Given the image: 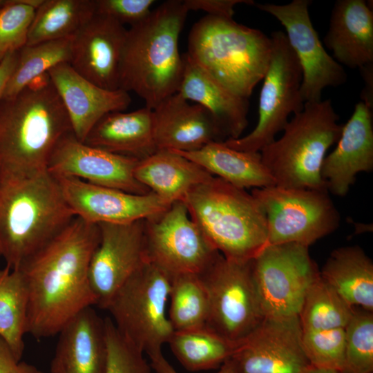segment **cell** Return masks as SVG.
Instances as JSON below:
<instances>
[{
	"label": "cell",
	"instance_id": "obj_1",
	"mask_svg": "<svg viewBox=\"0 0 373 373\" xmlns=\"http://www.w3.org/2000/svg\"><path fill=\"white\" fill-rule=\"evenodd\" d=\"M97 224L75 216L18 269L28 292L27 333L57 335L76 315L96 305L89 268L98 244Z\"/></svg>",
	"mask_w": 373,
	"mask_h": 373
},
{
	"label": "cell",
	"instance_id": "obj_2",
	"mask_svg": "<svg viewBox=\"0 0 373 373\" xmlns=\"http://www.w3.org/2000/svg\"><path fill=\"white\" fill-rule=\"evenodd\" d=\"M73 132L48 73L0 102V182L46 172L60 140Z\"/></svg>",
	"mask_w": 373,
	"mask_h": 373
},
{
	"label": "cell",
	"instance_id": "obj_3",
	"mask_svg": "<svg viewBox=\"0 0 373 373\" xmlns=\"http://www.w3.org/2000/svg\"><path fill=\"white\" fill-rule=\"evenodd\" d=\"M188 12L183 1H166L127 30L119 88L151 109L178 91L183 71L178 39Z\"/></svg>",
	"mask_w": 373,
	"mask_h": 373
},
{
	"label": "cell",
	"instance_id": "obj_4",
	"mask_svg": "<svg viewBox=\"0 0 373 373\" xmlns=\"http://www.w3.org/2000/svg\"><path fill=\"white\" fill-rule=\"evenodd\" d=\"M75 217L48 171L0 182V251L6 266L18 269Z\"/></svg>",
	"mask_w": 373,
	"mask_h": 373
},
{
	"label": "cell",
	"instance_id": "obj_5",
	"mask_svg": "<svg viewBox=\"0 0 373 373\" xmlns=\"http://www.w3.org/2000/svg\"><path fill=\"white\" fill-rule=\"evenodd\" d=\"M271 52V38L261 30L207 15L192 27L186 55L232 93L248 99L265 75Z\"/></svg>",
	"mask_w": 373,
	"mask_h": 373
},
{
	"label": "cell",
	"instance_id": "obj_6",
	"mask_svg": "<svg viewBox=\"0 0 373 373\" xmlns=\"http://www.w3.org/2000/svg\"><path fill=\"white\" fill-rule=\"evenodd\" d=\"M193 220L225 258L249 261L268 245L265 213L245 189L213 176L183 201Z\"/></svg>",
	"mask_w": 373,
	"mask_h": 373
},
{
	"label": "cell",
	"instance_id": "obj_7",
	"mask_svg": "<svg viewBox=\"0 0 373 373\" xmlns=\"http://www.w3.org/2000/svg\"><path fill=\"white\" fill-rule=\"evenodd\" d=\"M330 99L305 102L275 139L260 151L275 185L327 191L321 167L328 149L339 139L343 126Z\"/></svg>",
	"mask_w": 373,
	"mask_h": 373
},
{
	"label": "cell",
	"instance_id": "obj_8",
	"mask_svg": "<svg viewBox=\"0 0 373 373\" xmlns=\"http://www.w3.org/2000/svg\"><path fill=\"white\" fill-rule=\"evenodd\" d=\"M170 285L168 274L145 261L106 309L121 334L149 356L161 352L174 332L166 312Z\"/></svg>",
	"mask_w": 373,
	"mask_h": 373
},
{
	"label": "cell",
	"instance_id": "obj_9",
	"mask_svg": "<svg viewBox=\"0 0 373 373\" xmlns=\"http://www.w3.org/2000/svg\"><path fill=\"white\" fill-rule=\"evenodd\" d=\"M270 38L271 52L259 97L258 123L247 135L223 142L238 151L260 152L284 129L289 116L301 111L305 104L302 69L285 33L274 31Z\"/></svg>",
	"mask_w": 373,
	"mask_h": 373
},
{
	"label": "cell",
	"instance_id": "obj_10",
	"mask_svg": "<svg viewBox=\"0 0 373 373\" xmlns=\"http://www.w3.org/2000/svg\"><path fill=\"white\" fill-rule=\"evenodd\" d=\"M251 260H233L220 255L200 275L209 301L206 326L237 344H240L266 317L254 278Z\"/></svg>",
	"mask_w": 373,
	"mask_h": 373
},
{
	"label": "cell",
	"instance_id": "obj_11",
	"mask_svg": "<svg viewBox=\"0 0 373 373\" xmlns=\"http://www.w3.org/2000/svg\"><path fill=\"white\" fill-rule=\"evenodd\" d=\"M251 193L265 213L268 245L309 247L339 225L338 211L327 191L274 185L254 189Z\"/></svg>",
	"mask_w": 373,
	"mask_h": 373
},
{
	"label": "cell",
	"instance_id": "obj_12",
	"mask_svg": "<svg viewBox=\"0 0 373 373\" xmlns=\"http://www.w3.org/2000/svg\"><path fill=\"white\" fill-rule=\"evenodd\" d=\"M145 260L168 274H204L221 255L190 216L184 202L144 220Z\"/></svg>",
	"mask_w": 373,
	"mask_h": 373
},
{
	"label": "cell",
	"instance_id": "obj_13",
	"mask_svg": "<svg viewBox=\"0 0 373 373\" xmlns=\"http://www.w3.org/2000/svg\"><path fill=\"white\" fill-rule=\"evenodd\" d=\"M251 267L266 317L298 316L305 294L320 274L309 247L298 243L267 245Z\"/></svg>",
	"mask_w": 373,
	"mask_h": 373
},
{
	"label": "cell",
	"instance_id": "obj_14",
	"mask_svg": "<svg viewBox=\"0 0 373 373\" xmlns=\"http://www.w3.org/2000/svg\"><path fill=\"white\" fill-rule=\"evenodd\" d=\"M309 0H293L287 4L254 3L260 10L277 19L286 30L289 46L300 63L304 102L321 100L323 89L343 84L347 75L343 66L324 48L312 23Z\"/></svg>",
	"mask_w": 373,
	"mask_h": 373
},
{
	"label": "cell",
	"instance_id": "obj_15",
	"mask_svg": "<svg viewBox=\"0 0 373 373\" xmlns=\"http://www.w3.org/2000/svg\"><path fill=\"white\" fill-rule=\"evenodd\" d=\"M229 359L238 373H301L309 363L298 316L265 317Z\"/></svg>",
	"mask_w": 373,
	"mask_h": 373
},
{
	"label": "cell",
	"instance_id": "obj_16",
	"mask_svg": "<svg viewBox=\"0 0 373 373\" xmlns=\"http://www.w3.org/2000/svg\"><path fill=\"white\" fill-rule=\"evenodd\" d=\"M99 238L89 268L96 305L106 309L118 289L144 264V220L98 224Z\"/></svg>",
	"mask_w": 373,
	"mask_h": 373
},
{
	"label": "cell",
	"instance_id": "obj_17",
	"mask_svg": "<svg viewBox=\"0 0 373 373\" xmlns=\"http://www.w3.org/2000/svg\"><path fill=\"white\" fill-rule=\"evenodd\" d=\"M139 160L86 144L70 132L57 144L47 171L55 177L75 178L95 185L146 194L151 191L134 175Z\"/></svg>",
	"mask_w": 373,
	"mask_h": 373
},
{
	"label": "cell",
	"instance_id": "obj_18",
	"mask_svg": "<svg viewBox=\"0 0 373 373\" xmlns=\"http://www.w3.org/2000/svg\"><path fill=\"white\" fill-rule=\"evenodd\" d=\"M55 178L75 216L95 224H124L145 220L171 205L151 191L135 194L75 178Z\"/></svg>",
	"mask_w": 373,
	"mask_h": 373
},
{
	"label": "cell",
	"instance_id": "obj_19",
	"mask_svg": "<svg viewBox=\"0 0 373 373\" xmlns=\"http://www.w3.org/2000/svg\"><path fill=\"white\" fill-rule=\"evenodd\" d=\"M126 33L122 24L96 12L73 36L68 64L81 76L101 88L120 89Z\"/></svg>",
	"mask_w": 373,
	"mask_h": 373
},
{
	"label": "cell",
	"instance_id": "obj_20",
	"mask_svg": "<svg viewBox=\"0 0 373 373\" xmlns=\"http://www.w3.org/2000/svg\"><path fill=\"white\" fill-rule=\"evenodd\" d=\"M47 73L66 108L73 133L81 142L104 115L124 111L131 102L128 92L101 88L81 76L67 62L55 66Z\"/></svg>",
	"mask_w": 373,
	"mask_h": 373
},
{
	"label": "cell",
	"instance_id": "obj_21",
	"mask_svg": "<svg viewBox=\"0 0 373 373\" xmlns=\"http://www.w3.org/2000/svg\"><path fill=\"white\" fill-rule=\"evenodd\" d=\"M372 169V110L361 101L343 126L336 148L326 155L321 177L328 192L343 197L349 192L358 173Z\"/></svg>",
	"mask_w": 373,
	"mask_h": 373
},
{
	"label": "cell",
	"instance_id": "obj_22",
	"mask_svg": "<svg viewBox=\"0 0 373 373\" xmlns=\"http://www.w3.org/2000/svg\"><path fill=\"white\" fill-rule=\"evenodd\" d=\"M153 111L157 150L190 152L210 142L227 140L206 108L198 104H191L178 93L165 99Z\"/></svg>",
	"mask_w": 373,
	"mask_h": 373
},
{
	"label": "cell",
	"instance_id": "obj_23",
	"mask_svg": "<svg viewBox=\"0 0 373 373\" xmlns=\"http://www.w3.org/2000/svg\"><path fill=\"white\" fill-rule=\"evenodd\" d=\"M50 373H104L106 361L104 319L89 307L59 332Z\"/></svg>",
	"mask_w": 373,
	"mask_h": 373
},
{
	"label": "cell",
	"instance_id": "obj_24",
	"mask_svg": "<svg viewBox=\"0 0 373 373\" xmlns=\"http://www.w3.org/2000/svg\"><path fill=\"white\" fill-rule=\"evenodd\" d=\"M324 43L341 66L360 68L373 63V12L370 1H336Z\"/></svg>",
	"mask_w": 373,
	"mask_h": 373
},
{
	"label": "cell",
	"instance_id": "obj_25",
	"mask_svg": "<svg viewBox=\"0 0 373 373\" xmlns=\"http://www.w3.org/2000/svg\"><path fill=\"white\" fill-rule=\"evenodd\" d=\"M182 59L183 71L177 93L186 100L206 108L227 140L241 137L248 125V99L232 93L195 64L186 53Z\"/></svg>",
	"mask_w": 373,
	"mask_h": 373
},
{
	"label": "cell",
	"instance_id": "obj_26",
	"mask_svg": "<svg viewBox=\"0 0 373 373\" xmlns=\"http://www.w3.org/2000/svg\"><path fill=\"white\" fill-rule=\"evenodd\" d=\"M84 143L109 152L142 160L157 151L153 111L148 107L132 112H112L91 129Z\"/></svg>",
	"mask_w": 373,
	"mask_h": 373
},
{
	"label": "cell",
	"instance_id": "obj_27",
	"mask_svg": "<svg viewBox=\"0 0 373 373\" xmlns=\"http://www.w3.org/2000/svg\"><path fill=\"white\" fill-rule=\"evenodd\" d=\"M134 175L140 183L169 204L183 202L194 187L213 176L198 164L170 150H157L140 160Z\"/></svg>",
	"mask_w": 373,
	"mask_h": 373
},
{
	"label": "cell",
	"instance_id": "obj_28",
	"mask_svg": "<svg viewBox=\"0 0 373 373\" xmlns=\"http://www.w3.org/2000/svg\"><path fill=\"white\" fill-rule=\"evenodd\" d=\"M173 151L198 164L212 175L240 189L275 185L260 152L238 151L223 142H210L194 151Z\"/></svg>",
	"mask_w": 373,
	"mask_h": 373
},
{
	"label": "cell",
	"instance_id": "obj_29",
	"mask_svg": "<svg viewBox=\"0 0 373 373\" xmlns=\"http://www.w3.org/2000/svg\"><path fill=\"white\" fill-rule=\"evenodd\" d=\"M320 275L350 305L373 311V262L360 247L334 249Z\"/></svg>",
	"mask_w": 373,
	"mask_h": 373
},
{
	"label": "cell",
	"instance_id": "obj_30",
	"mask_svg": "<svg viewBox=\"0 0 373 373\" xmlns=\"http://www.w3.org/2000/svg\"><path fill=\"white\" fill-rule=\"evenodd\" d=\"M96 12V0H44L35 10L26 45L73 37Z\"/></svg>",
	"mask_w": 373,
	"mask_h": 373
},
{
	"label": "cell",
	"instance_id": "obj_31",
	"mask_svg": "<svg viewBox=\"0 0 373 373\" xmlns=\"http://www.w3.org/2000/svg\"><path fill=\"white\" fill-rule=\"evenodd\" d=\"M168 343L180 364L191 372L220 367L240 345L227 340L207 326L174 331Z\"/></svg>",
	"mask_w": 373,
	"mask_h": 373
},
{
	"label": "cell",
	"instance_id": "obj_32",
	"mask_svg": "<svg viewBox=\"0 0 373 373\" xmlns=\"http://www.w3.org/2000/svg\"><path fill=\"white\" fill-rule=\"evenodd\" d=\"M28 292L19 269L6 266L0 270V337L21 361L27 334Z\"/></svg>",
	"mask_w": 373,
	"mask_h": 373
},
{
	"label": "cell",
	"instance_id": "obj_33",
	"mask_svg": "<svg viewBox=\"0 0 373 373\" xmlns=\"http://www.w3.org/2000/svg\"><path fill=\"white\" fill-rule=\"evenodd\" d=\"M168 317L175 332L204 327L209 301L200 275L180 274L171 276Z\"/></svg>",
	"mask_w": 373,
	"mask_h": 373
},
{
	"label": "cell",
	"instance_id": "obj_34",
	"mask_svg": "<svg viewBox=\"0 0 373 373\" xmlns=\"http://www.w3.org/2000/svg\"><path fill=\"white\" fill-rule=\"evenodd\" d=\"M354 312L319 275L309 287L298 314L303 332L345 328Z\"/></svg>",
	"mask_w": 373,
	"mask_h": 373
},
{
	"label": "cell",
	"instance_id": "obj_35",
	"mask_svg": "<svg viewBox=\"0 0 373 373\" xmlns=\"http://www.w3.org/2000/svg\"><path fill=\"white\" fill-rule=\"evenodd\" d=\"M73 37L26 45L19 50L15 70L7 84L2 99L17 95L37 77L55 66L68 63Z\"/></svg>",
	"mask_w": 373,
	"mask_h": 373
},
{
	"label": "cell",
	"instance_id": "obj_36",
	"mask_svg": "<svg viewBox=\"0 0 373 373\" xmlns=\"http://www.w3.org/2000/svg\"><path fill=\"white\" fill-rule=\"evenodd\" d=\"M345 348L342 373H373V314L354 307L345 328Z\"/></svg>",
	"mask_w": 373,
	"mask_h": 373
},
{
	"label": "cell",
	"instance_id": "obj_37",
	"mask_svg": "<svg viewBox=\"0 0 373 373\" xmlns=\"http://www.w3.org/2000/svg\"><path fill=\"white\" fill-rule=\"evenodd\" d=\"M303 346L309 365L341 372L345 348V329L303 332Z\"/></svg>",
	"mask_w": 373,
	"mask_h": 373
},
{
	"label": "cell",
	"instance_id": "obj_38",
	"mask_svg": "<svg viewBox=\"0 0 373 373\" xmlns=\"http://www.w3.org/2000/svg\"><path fill=\"white\" fill-rule=\"evenodd\" d=\"M106 361L104 373H151L144 353L128 342L111 318H104Z\"/></svg>",
	"mask_w": 373,
	"mask_h": 373
},
{
	"label": "cell",
	"instance_id": "obj_39",
	"mask_svg": "<svg viewBox=\"0 0 373 373\" xmlns=\"http://www.w3.org/2000/svg\"><path fill=\"white\" fill-rule=\"evenodd\" d=\"M35 10L22 0L3 1L0 6V62L10 52L26 45Z\"/></svg>",
	"mask_w": 373,
	"mask_h": 373
},
{
	"label": "cell",
	"instance_id": "obj_40",
	"mask_svg": "<svg viewBox=\"0 0 373 373\" xmlns=\"http://www.w3.org/2000/svg\"><path fill=\"white\" fill-rule=\"evenodd\" d=\"M154 0H96V12L121 24L131 26L141 22L151 12Z\"/></svg>",
	"mask_w": 373,
	"mask_h": 373
},
{
	"label": "cell",
	"instance_id": "obj_41",
	"mask_svg": "<svg viewBox=\"0 0 373 373\" xmlns=\"http://www.w3.org/2000/svg\"><path fill=\"white\" fill-rule=\"evenodd\" d=\"M184 5L190 10H203L208 15L233 18L234 7L239 3L254 5L250 0H184Z\"/></svg>",
	"mask_w": 373,
	"mask_h": 373
},
{
	"label": "cell",
	"instance_id": "obj_42",
	"mask_svg": "<svg viewBox=\"0 0 373 373\" xmlns=\"http://www.w3.org/2000/svg\"><path fill=\"white\" fill-rule=\"evenodd\" d=\"M34 365L16 358L6 343L0 337V373H40Z\"/></svg>",
	"mask_w": 373,
	"mask_h": 373
},
{
	"label": "cell",
	"instance_id": "obj_43",
	"mask_svg": "<svg viewBox=\"0 0 373 373\" xmlns=\"http://www.w3.org/2000/svg\"><path fill=\"white\" fill-rule=\"evenodd\" d=\"M151 366L155 373H178L163 356L162 352L149 356ZM216 373H238L229 358L220 367Z\"/></svg>",
	"mask_w": 373,
	"mask_h": 373
},
{
	"label": "cell",
	"instance_id": "obj_44",
	"mask_svg": "<svg viewBox=\"0 0 373 373\" xmlns=\"http://www.w3.org/2000/svg\"><path fill=\"white\" fill-rule=\"evenodd\" d=\"M18 51L8 53L0 62V102L7 84L15 70L18 58Z\"/></svg>",
	"mask_w": 373,
	"mask_h": 373
},
{
	"label": "cell",
	"instance_id": "obj_45",
	"mask_svg": "<svg viewBox=\"0 0 373 373\" xmlns=\"http://www.w3.org/2000/svg\"><path fill=\"white\" fill-rule=\"evenodd\" d=\"M364 82L361 93V102L373 110V63L358 68Z\"/></svg>",
	"mask_w": 373,
	"mask_h": 373
},
{
	"label": "cell",
	"instance_id": "obj_46",
	"mask_svg": "<svg viewBox=\"0 0 373 373\" xmlns=\"http://www.w3.org/2000/svg\"><path fill=\"white\" fill-rule=\"evenodd\" d=\"M301 373H342L341 371L334 369L316 367L309 365Z\"/></svg>",
	"mask_w": 373,
	"mask_h": 373
},
{
	"label": "cell",
	"instance_id": "obj_47",
	"mask_svg": "<svg viewBox=\"0 0 373 373\" xmlns=\"http://www.w3.org/2000/svg\"><path fill=\"white\" fill-rule=\"evenodd\" d=\"M3 3V1H0V6Z\"/></svg>",
	"mask_w": 373,
	"mask_h": 373
},
{
	"label": "cell",
	"instance_id": "obj_48",
	"mask_svg": "<svg viewBox=\"0 0 373 373\" xmlns=\"http://www.w3.org/2000/svg\"><path fill=\"white\" fill-rule=\"evenodd\" d=\"M40 373H44V372H43L41 371Z\"/></svg>",
	"mask_w": 373,
	"mask_h": 373
},
{
	"label": "cell",
	"instance_id": "obj_49",
	"mask_svg": "<svg viewBox=\"0 0 373 373\" xmlns=\"http://www.w3.org/2000/svg\"><path fill=\"white\" fill-rule=\"evenodd\" d=\"M0 256H1V251H0Z\"/></svg>",
	"mask_w": 373,
	"mask_h": 373
}]
</instances>
